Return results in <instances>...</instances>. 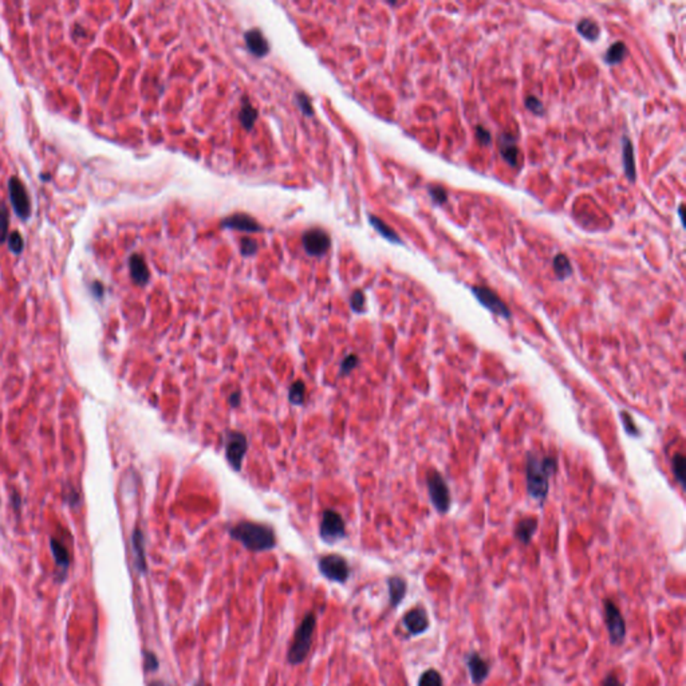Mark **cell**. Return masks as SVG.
Returning <instances> with one entry per match:
<instances>
[{
	"instance_id": "obj_1",
	"label": "cell",
	"mask_w": 686,
	"mask_h": 686,
	"mask_svg": "<svg viewBox=\"0 0 686 686\" xmlns=\"http://www.w3.org/2000/svg\"><path fill=\"white\" fill-rule=\"evenodd\" d=\"M556 470V460L550 456L540 457L537 453L530 452L525 461L527 491L532 499L543 504L547 495L550 479Z\"/></svg>"
},
{
	"instance_id": "obj_2",
	"label": "cell",
	"mask_w": 686,
	"mask_h": 686,
	"mask_svg": "<svg viewBox=\"0 0 686 686\" xmlns=\"http://www.w3.org/2000/svg\"><path fill=\"white\" fill-rule=\"evenodd\" d=\"M230 536L253 553L272 550L276 544L274 530L266 524H259L253 521L237 523L230 530Z\"/></svg>"
},
{
	"instance_id": "obj_3",
	"label": "cell",
	"mask_w": 686,
	"mask_h": 686,
	"mask_svg": "<svg viewBox=\"0 0 686 686\" xmlns=\"http://www.w3.org/2000/svg\"><path fill=\"white\" fill-rule=\"evenodd\" d=\"M315 626H317L315 616L313 613L306 614L294 634L292 645L288 650V662L291 665H299L310 653Z\"/></svg>"
},
{
	"instance_id": "obj_4",
	"label": "cell",
	"mask_w": 686,
	"mask_h": 686,
	"mask_svg": "<svg viewBox=\"0 0 686 686\" xmlns=\"http://www.w3.org/2000/svg\"><path fill=\"white\" fill-rule=\"evenodd\" d=\"M604 625L609 633L610 643L614 646H620L626 638V622L620 613V607L611 599H604Z\"/></svg>"
},
{
	"instance_id": "obj_5",
	"label": "cell",
	"mask_w": 686,
	"mask_h": 686,
	"mask_svg": "<svg viewBox=\"0 0 686 686\" xmlns=\"http://www.w3.org/2000/svg\"><path fill=\"white\" fill-rule=\"evenodd\" d=\"M426 484L431 502L435 505V509L440 514H447L451 507V495L442 476L435 470H431L426 477Z\"/></svg>"
},
{
	"instance_id": "obj_6",
	"label": "cell",
	"mask_w": 686,
	"mask_h": 686,
	"mask_svg": "<svg viewBox=\"0 0 686 686\" xmlns=\"http://www.w3.org/2000/svg\"><path fill=\"white\" fill-rule=\"evenodd\" d=\"M318 566L320 574L331 582L345 583L349 578V574H350L346 559L341 555H336V553L326 555V556L320 558Z\"/></svg>"
},
{
	"instance_id": "obj_7",
	"label": "cell",
	"mask_w": 686,
	"mask_h": 686,
	"mask_svg": "<svg viewBox=\"0 0 686 686\" xmlns=\"http://www.w3.org/2000/svg\"><path fill=\"white\" fill-rule=\"evenodd\" d=\"M8 195L17 218L29 220L31 216V200L26 186L15 176L8 179Z\"/></svg>"
},
{
	"instance_id": "obj_8",
	"label": "cell",
	"mask_w": 686,
	"mask_h": 686,
	"mask_svg": "<svg viewBox=\"0 0 686 686\" xmlns=\"http://www.w3.org/2000/svg\"><path fill=\"white\" fill-rule=\"evenodd\" d=\"M319 535L326 543H335L346 536L345 521L342 516L333 509H326L323 512Z\"/></svg>"
},
{
	"instance_id": "obj_9",
	"label": "cell",
	"mask_w": 686,
	"mask_h": 686,
	"mask_svg": "<svg viewBox=\"0 0 686 686\" xmlns=\"http://www.w3.org/2000/svg\"><path fill=\"white\" fill-rule=\"evenodd\" d=\"M248 449L247 437L240 432H230L225 440V456L234 470H240Z\"/></svg>"
},
{
	"instance_id": "obj_10",
	"label": "cell",
	"mask_w": 686,
	"mask_h": 686,
	"mask_svg": "<svg viewBox=\"0 0 686 686\" xmlns=\"http://www.w3.org/2000/svg\"><path fill=\"white\" fill-rule=\"evenodd\" d=\"M472 292L475 294L477 301H480L491 313L502 317V318L511 317V310L508 308V306L492 290L483 287V285H473Z\"/></svg>"
},
{
	"instance_id": "obj_11",
	"label": "cell",
	"mask_w": 686,
	"mask_h": 686,
	"mask_svg": "<svg viewBox=\"0 0 686 686\" xmlns=\"http://www.w3.org/2000/svg\"><path fill=\"white\" fill-rule=\"evenodd\" d=\"M303 247L311 256H322L330 248L331 239L320 228H311L303 234Z\"/></svg>"
},
{
	"instance_id": "obj_12",
	"label": "cell",
	"mask_w": 686,
	"mask_h": 686,
	"mask_svg": "<svg viewBox=\"0 0 686 686\" xmlns=\"http://www.w3.org/2000/svg\"><path fill=\"white\" fill-rule=\"evenodd\" d=\"M402 622H403V626L410 636H419L429 629L428 613L422 607H416V609H412L410 611H408L403 616Z\"/></svg>"
},
{
	"instance_id": "obj_13",
	"label": "cell",
	"mask_w": 686,
	"mask_h": 686,
	"mask_svg": "<svg viewBox=\"0 0 686 686\" xmlns=\"http://www.w3.org/2000/svg\"><path fill=\"white\" fill-rule=\"evenodd\" d=\"M465 664L468 668L470 681L476 686L482 685L489 676V671H491L489 664L480 654L476 653V652H472L467 655Z\"/></svg>"
},
{
	"instance_id": "obj_14",
	"label": "cell",
	"mask_w": 686,
	"mask_h": 686,
	"mask_svg": "<svg viewBox=\"0 0 686 686\" xmlns=\"http://www.w3.org/2000/svg\"><path fill=\"white\" fill-rule=\"evenodd\" d=\"M221 227L237 230L241 232H248V234L262 232L260 224L255 218L246 215V214H236V215L224 218L221 221Z\"/></svg>"
},
{
	"instance_id": "obj_15",
	"label": "cell",
	"mask_w": 686,
	"mask_h": 686,
	"mask_svg": "<svg viewBox=\"0 0 686 686\" xmlns=\"http://www.w3.org/2000/svg\"><path fill=\"white\" fill-rule=\"evenodd\" d=\"M244 39H246L247 49L250 50L252 55L259 57V58L267 55L268 51H269V45H268V40L266 39L264 33H262L259 29L248 30L244 35Z\"/></svg>"
},
{
	"instance_id": "obj_16",
	"label": "cell",
	"mask_w": 686,
	"mask_h": 686,
	"mask_svg": "<svg viewBox=\"0 0 686 686\" xmlns=\"http://www.w3.org/2000/svg\"><path fill=\"white\" fill-rule=\"evenodd\" d=\"M129 269H131V276L135 285H145L149 282L151 272L141 255L133 253L129 258Z\"/></svg>"
},
{
	"instance_id": "obj_17",
	"label": "cell",
	"mask_w": 686,
	"mask_h": 686,
	"mask_svg": "<svg viewBox=\"0 0 686 686\" xmlns=\"http://www.w3.org/2000/svg\"><path fill=\"white\" fill-rule=\"evenodd\" d=\"M499 149L502 153V158L511 165L516 167L518 165V157H519V149L516 147V140L511 134H500L499 137Z\"/></svg>"
},
{
	"instance_id": "obj_18",
	"label": "cell",
	"mask_w": 686,
	"mask_h": 686,
	"mask_svg": "<svg viewBox=\"0 0 686 686\" xmlns=\"http://www.w3.org/2000/svg\"><path fill=\"white\" fill-rule=\"evenodd\" d=\"M387 587H389L390 604L393 607H397L406 595V588H408L406 581L401 576H390L387 579Z\"/></svg>"
},
{
	"instance_id": "obj_19",
	"label": "cell",
	"mask_w": 686,
	"mask_h": 686,
	"mask_svg": "<svg viewBox=\"0 0 686 686\" xmlns=\"http://www.w3.org/2000/svg\"><path fill=\"white\" fill-rule=\"evenodd\" d=\"M132 544H133L135 569H138L141 574H145L148 567H147V558H145V549H144V535L138 528H135L133 536H132Z\"/></svg>"
},
{
	"instance_id": "obj_20",
	"label": "cell",
	"mask_w": 686,
	"mask_h": 686,
	"mask_svg": "<svg viewBox=\"0 0 686 686\" xmlns=\"http://www.w3.org/2000/svg\"><path fill=\"white\" fill-rule=\"evenodd\" d=\"M623 167L625 174L630 181H636V163H634V151L633 144L629 138H623Z\"/></svg>"
},
{
	"instance_id": "obj_21",
	"label": "cell",
	"mask_w": 686,
	"mask_h": 686,
	"mask_svg": "<svg viewBox=\"0 0 686 686\" xmlns=\"http://www.w3.org/2000/svg\"><path fill=\"white\" fill-rule=\"evenodd\" d=\"M536 528H537V520L535 518L520 520L515 528V536L523 544H528L532 536L535 535Z\"/></svg>"
},
{
	"instance_id": "obj_22",
	"label": "cell",
	"mask_w": 686,
	"mask_h": 686,
	"mask_svg": "<svg viewBox=\"0 0 686 686\" xmlns=\"http://www.w3.org/2000/svg\"><path fill=\"white\" fill-rule=\"evenodd\" d=\"M239 118H240V122L241 125L244 126L246 131H251L258 119V110L252 106L251 102L248 100V98H244L243 100V105H241V109H240V113H239Z\"/></svg>"
},
{
	"instance_id": "obj_23",
	"label": "cell",
	"mask_w": 686,
	"mask_h": 686,
	"mask_svg": "<svg viewBox=\"0 0 686 686\" xmlns=\"http://www.w3.org/2000/svg\"><path fill=\"white\" fill-rule=\"evenodd\" d=\"M576 30L585 39L590 40V42H595L601 35L599 26L594 20H590V19H582L578 23Z\"/></svg>"
},
{
	"instance_id": "obj_24",
	"label": "cell",
	"mask_w": 686,
	"mask_h": 686,
	"mask_svg": "<svg viewBox=\"0 0 686 686\" xmlns=\"http://www.w3.org/2000/svg\"><path fill=\"white\" fill-rule=\"evenodd\" d=\"M368 220H370L371 225L375 228V231H377L378 234H381V236H384L385 239H387V240H389V241H392V243H398V244H401V239L398 237V234H396V232H394V231H393V230H392V228H390V227H389L386 223H384L381 218H377V216H374V215H371V216L368 218Z\"/></svg>"
},
{
	"instance_id": "obj_25",
	"label": "cell",
	"mask_w": 686,
	"mask_h": 686,
	"mask_svg": "<svg viewBox=\"0 0 686 686\" xmlns=\"http://www.w3.org/2000/svg\"><path fill=\"white\" fill-rule=\"evenodd\" d=\"M627 54L626 45L623 42H616L613 46H610L606 54H604V61L607 65H617L623 61V58Z\"/></svg>"
},
{
	"instance_id": "obj_26",
	"label": "cell",
	"mask_w": 686,
	"mask_h": 686,
	"mask_svg": "<svg viewBox=\"0 0 686 686\" xmlns=\"http://www.w3.org/2000/svg\"><path fill=\"white\" fill-rule=\"evenodd\" d=\"M51 551L54 555L57 566L62 569H66L70 565V556L67 553L66 547L62 543H59L58 540L51 539Z\"/></svg>"
},
{
	"instance_id": "obj_27",
	"label": "cell",
	"mask_w": 686,
	"mask_h": 686,
	"mask_svg": "<svg viewBox=\"0 0 686 686\" xmlns=\"http://www.w3.org/2000/svg\"><path fill=\"white\" fill-rule=\"evenodd\" d=\"M553 269H555L556 276L560 281L566 279L567 276H569L572 274V268H571L569 258L565 253H559V255H556L553 258Z\"/></svg>"
},
{
	"instance_id": "obj_28",
	"label": "cell",
	"mask_w": 686,
	"mask_h": 686,
	"mask_svg": "<svg viewBox=\"0 0 686 686\" xmlns=\"http://www.w3.org/2000/svg\"><path fill=\"white\" fill-rule=\"evenodd\" d=\"M671 468H673V473H674L677 482L681 486H685V456L681 454V453H676L673 456V458H671Z\"/></svg>"
},
{
	"instance_id": "obj_29",
	"label": "cell",
	"mask_w": 686,
	"mask_h": 686,
	"mask_svg": "<svg viewBox=\"0 0 686 686\" xmlns=\"http://www.w3.org/2000/svg\"><path fill=\"white\" fill-rule=\"evenodd\" d=\"M419 686H444L442 676L435 669L425 670L419 677Z\"/></svg>"
},
{
	"instance_id": "obj_30",
	"label": "cell",
	"mask_w": 686,
	"mask_h": 686,
	"mask_svg": "<svg viewBox=\"0 0 686 686\" xmlns=\"http://www.w3.org/2000/svg\"><path fill=\"white\" fill-rule=\"evenodd\" d=\"M304 392H306V386L301 381L294 382L290 387L288 400L294 405H301L304 401Z\"/></svg>"
},
{
	"instance_id": "obj_31",
	"label": "cell",
	"mask_w": 686,
	"mask_h": 686,
	"mask_svg": "<svg viewBox=\"0 0 686 686\" xmlns=\"http://www.w3.org/2000/svg\"><path fill=\"white\" fill-rule=\"evenodd\" d=\"M7 241H8V250L13 252L14 255H20L23 250H24V240H23V236L19 234L17 231H13L11 234H8V237H7Z\"/></svg>"
},
{
	"instance_id": "obj_32",
	"label": "cell",
	"mask_w": 686,
	"mask_h": 686,
	"mask_svg": "<svg viewBox=\"0 0 686 686\" xmlns=\"http://www.w3.org/2000/svg\"><path fill=\"white\" fill-rule=\"evenodd\" d=\"M8 223H10L8 209L6 208L4 204H0V244L4 243L8 237Z\"/></svg>"
},
{
	"instance_id": "obj_33",
	"label": "cell",
	"mask_w": 686,
	"mask_h": 686,
	"mask_svg": "<svg viewBox=\"0 0 686 686\" xmlns=\"http://www.w3.org/2000/svg\"><path fill=\"white\" fill-rule=\"evenodd\" d=\"M297 103L299 106V109L301 110V113L307 117H313L314 116V107H313V103H311V100L307 94L304 93H298L297 94Z\"/></svg>"
},
{
	"instance_id": "obj_34",
	"label": "cell",
	"mask_w": 686,
	"mask_h": 686,
	"mask_svg": "<svg viewBox=\"0 0 686 686\" xmlns=\"http://www.w3.org/2000/svg\"><path fill=\"white\" fill-rule=\"evenodd\" d=\"M620 419H622V422H623L625 431L629 435H639V429L636 428V424H634V419H633V417L627 412H620Z\"/></svg>"
},
{
	"instance_id": "obj_35",
	"label": "cell",
	"mask_w": 686,
	"mask_h": 686,
	"mask_svg": "<svg viewBox=\"0 0 686 686\" xmlns=\"http://www.w3.org/2000/svg\"><path fill=\"white\" fill-rule=\"evenodd\" d=\"M350 304H352V308L355 311V313H362L364 308H365V295L361 290H357L352 292V298H350Z\"/></svg>"
},
{
	"instance_id": "obj_36",
	"label": "cell",
	"mask_w": 686,
	"mask_h": 686,
	"mask_svg": "<svg viewBox=\"0 0 686 686\" xmlns=\"http://www.w3.org/2000/svg\"><path fill=\"white\" fill-rule=\"evenodd\" d=\"M240 251L244 256H251L258 251V243L252 237H243L240 241Z\"/></svg>"
},
{
	"instance_id": "obj_37",
	"label": "cell",
	"mask_w": 686,
	"mask_h": 686,
	"mask_svg": "<svg viewBox=\"0 0 686 686\" xmlns=\"http://www.w3.org/2000/svg\"><path fill=\"white\" fill-rule=\"evenodd\" d=\"M525 106L530 112H532L536 116H543L544 114V106L542 103V100L539 98H536L534 96H530L527 100H525Z\"/></svg>"
},
{
	"instance_id": "obj_38",
	"label": "cell",
	"mask_w": 686,
	"mask_h": 686,
	"mask_svg": "<svg viewBox=\"0 0 686 686\" xmlns=\"http://www.w3.org/2000/svg\"><path fill=\"white\" fill-rule=\"evenodd\" d=\"M429 195H431V197L437 204H444L445 201L448 200V196H447L445 189L442 186H440V185H432V186H429Z\"/></svg>"
},
{
	"instance_id": "obj_39",
	"label": "cell",
	"mask_w": 686,
	"mask_h": 686,
	"mask_svg": "<svg viewBox=\"0 0 686 686\" xmlns=\"http://www.w3.org/2000/svg\"><path fill=\"white\" fill-rule=\"evenodd\" d=\"M357 366H358V358H357V355H354V354L348 355V357H346L343 361H342V364H341V375L349 374V373H350L352 370H354V368H357Z\"/></svg>"
},
{
	"instance_id": "obj_40",
	"label": "cell",
	"mask_w": 686,
	"mask_h": 686,
	"mask_svg": "<svg viewBox=\"0 0 686 686\" xmlns=\"http://www.w3.org/2000/svg\"><path fill=\"white\" fill-rule=\"evenodd\" d=\"M144 658H145V670L147 671H156L158 669V659H157L156 654L147 652L144 654Z\"/></svg>"
},
{
	"instance_id": "obj_41",
	"label": "cell",
	"mask_w": 686,
	"mask_h": 686,
	"mask_svg": "<svg viewBox=\"0 0 686 686\" xmlns=\"http://www.w3.org/2000/svg\"><path fill=\"white\" fill-rule=\"evenodd\" d=\"M602 686H623L620 684L618 677L613 673H609L604 678H603Z\"/></svg>"
},
{
	"instance_id": "obj_42",
	"label": "cell",
	"mask_w": 686,
	"mask_h": 686,
	"mask_svg": "<svg viewBox=\"0 0 686 686\" xmlns=\"http://www.w3.org/2000/svg\"><path fill=\"white\" fill-rule=\"evenodd\" d=\"M476 134H477V138L484 144V145H488L491 142V133L482 128V126H477V131H476Z\"/></svg>"
},
{
	"instance_id": "obj_43",
	"label": "cell",
	"mask_w": 686,
	"mask_h": 686,
	"mask_svg": "<svg viewBox=\"0 0 686 686\" xmlns=\"http://www.w3.org/2000/svg\"><path fill=\"white\" fill-rule=\"evenodd\" d=\"M93 292L96 297L100 298L103 294V285H100V282H94L93 283Z\"/></svg>"
},
{
	"instance_id": "obj_44",
	"label": "cell",
	"mask_w": 686,
	"mask_h": 686,
	"mask_svg": "<svg viewBox=\"0 0 686 686\" xmlns=\"http://www.w3.org/2000/svg\"><path fill=\"white\" fill-rule=\"evenodd\" d=\"M239 402H240V393H234V394H231V397H230V403H231V406H232V408H236V406L239 405Z\"/></svg>"
},
{
	"instance_id": "obj_45",
	"label": "cell",
	"mask_w": 686,
	"mask_h": 686,
	"mask_svg": "<svg viewBox=\"0 0 686 686\" xmlns=\"http://www.w3.org/2000/svg\"><path fill=\"white\" fill-rule=\"evenodd\" d=\"M149 686H174L172 684H169L167 681H153L149 684Z\"/></svg>"
},
{
	"instance_id": "obj_46",
	"label": "cell",
	"mask_w": 686,
	"mask_h": 686,
	"mask_svg": "<svg viewBox=\"0 0 686 686\" xmlns=\"http://www.w3.org/2000/svg\"><path fill=\"white\" fill-rule=\"evenodd\" d=\"M196 686H204V685H202V684H197V685Z\"/></svg>"
}]
</instances>
